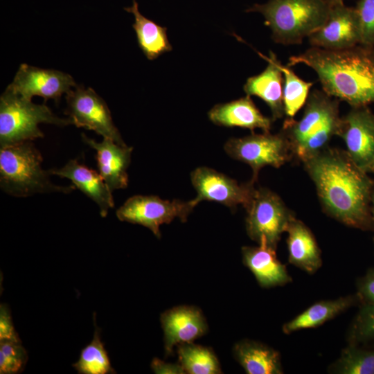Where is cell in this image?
Returning a JSON list of instances; mask_svg holds the SVG:
<instances>
[{
    "mask_svg": "<svg viewBox=\"0 0 374 374\" xmlns=\"http://www.w3.org/2000/svg\"><path fill=\"white\" fill-rule=\"evenodd\" d=\"M290 263L308 274L315 273L322 265L321 251L310 229L294 217L286 230Z\"/></svg>",
    "mask_w": 374,
    "mask_h": 374,
    "instance_id": "obj_21",
    "label": "cell"
},
{
    "mask_svg": "<svg viewBox=\"0 0 374 374\" xmlns=\"http://www.w3.org/2000/svg\"><path fill=\"white\" fill-rule=\"evenodd\" d=\"M28 361V354L21 342L0 341V373H21Z\"/></svg>",
    "mask_w": 374,
    "mask_h": 374,
    "instance_id": "obj_30",
    "label": "cell"
},
{
    "mask_svg": "<svg viewBox=\"0 0 374 374\" xmlns=\"http://www.w3.org/2000/svg\"><path fill=\"white\" fill-rule=\"evenodd\" d=\"M246 230L249 237L257 242L265 239L276 249L283 233L294 217L280 197L265 188L256 189L250 205L246 208Z\"/></svg>",
    "mask_w": 374,
    "mask_h": 374,
    "instance_id": "obj_8",
    "label": "cell"
},
{
    "mask_svg": "<svg viewBox=\"0 0 374 374\" xmlns=\"http://www.w3.org/2000/svg\"><path fill=\"white\" fill-rule=\"evenodd\" d=\"M160 321L166 356L172 355L175 346L193 342L208 331L202 310L193 305H178L167 310L161 314Z\"/></svg>",
    "mask_w": 374,
    "mask_h": 374,
    "instance_id": "obj_15",
    "label": "cell"
},
{
    "mask_svg": "<svg viewBox=\"0 0 374 374\" xmlns=\"http://www.w3.org/2000/svg\"><path fill=\"white\" fill-rule=\"evenodd\" d=\"M304 164L329 215L350 227L374 229L373 182L346 151L326 148Z\"/></svg>",
    "mask_w": 374,
    "mask_h": 374,
    "instance_id": "obj_1",
    "label": "cell"
},
{
    "mask_svg": "<svg viewBox=\"0 0 374 374\" xmlns=\"http://www.w3.org/2000/svg\"><path fill=\"white\" fill-rule=\"evenodd\" d=\"M233 353L247 374L283 373L278 352L262 343L242 339L234 345Z\"/></svg>",
    "mask_w": 374,
    "mask_h": 374,
    "instance_id": "obj_22",
    "label": "cell"
},
{
    "mask_svg": "<svg viewBox=\"0 0 374 374\" xmlns=\"http://www.w3.org/2000/svg\"><path fill=\"white\" fill-rule=\"evenodd\" d=\"M178 362L188 374H219L222 369L214 351L191 343L177 346Z\"/></svg>",
    "mask_w": 374,
    "mask_h": 374,
    "instance_id": "obj_25",
    "label": "cell"
},
{
    "mask_svg": "<svg viewBox=\"0 0 374 374\" xmlns=\"http://www.w3.org/2000/svg\"><path fill=\"white\" fill-rule=\"evenodd\" d=\"M347 339L348 344L374 346V304L360 302Z\"/></svg>",
    "mask_w": 374,
    "mask_h": 374,
    "instance_id": "obj_29",
    "label": "cell"
},
{
    "mask_svg": "<svg viewBox=\"0 0 374 374\" xmlns=\"http://www.w3.org/2000/svg\"><path fill=\"white\" fill-rule=\"evenodd\" d=\"M330 371L338 374H374V346L348 344L330 366Z\"/></svg>",
    "mask_w": 374,
    "mask_h": 374,
    "instance_id": "obj_26",
    "label": "cell"
},
{
    "mask_svg": "<svg viewBox=\"0 0 374 374\" xmlns=\"http://www.w3.org/2000/svg\"><path fill=\"white\" fill-rule=\"evenodd\" d=\"M357 294L361 302L374 304V268H370L357 281Z\"/></svg>",
    "mask_w": 374,
    "mask_h": 374,
    "instance_id": "obj_33",
    "label": "cell"
},
{
    "mask_svg": "<svg viewBox=\"0 0 374 374\" xmlns=\"http://www.w3.org/2000/svg\"><path fill=\"white\" fill-rule=\"evenodd\" d=\"M214 124L220 126L247 128L251 131L260 129L269 132L272 118L264 116L257 108L249 96L215 105L208 113Z\"/></svg>",
    "mask_w": 374,
    "mask_h": 374,
    "instance_id": "obj_20",
    "label": "cell"
},
{
    "mask_svg": "<svg viewBox=\"0 0 374 374\" xmlns=\"http://www.w3.org/2000/svg\"><path fill=\"white\" fill-rule=\"evenodd\" d=\"M355 8L360 25V44L374 46V0H359Z\"/></svg>",
    "mask_w": 374,
    "mask_h": 374,
    "instance_id": "obj_31",
    "label": "cell"
},
{
    "mask_svg": "<svg viewBox=\"0 0 374 374\" xmlns=\"http://www.w3.org/2000/svg\"><path fill=\"white\" fill-rule=\"evenodd\" d=\"M197 204L195 199L170 201L155 195H138L127 199L116 214L119 220L142 225L160 238L161 224H170L176 217L186 222Z\"/></svg>",
    "mask_w": 374,
    "mask_h": 374,
    "instance_id": "obj_7",
    "label": "cell"
},
{
    "mask_svg": "<svg viewBox=\"0 0 374 374\" xmlns=\"http://www.w3.org/2000/svg\"><path fill=\"white\" fill-rule=\"evenodd\" d=\"M303 64L317 74L322 90L352 107L374 103V46L357 44L342 50L312 46L290 57V66Z\"/></svg>",
    "mask_w": 374,
    "mask_h": 374,
    "instance_id": "obj_2",
    "label": "cell"
},
{
    "mask_svg": "<svg viewBox=\"0 0 374 374\" xmlns=\"http://www.w3.org/2000/svg\"><path fill=\"white\" fill-rule=\"evenodd\" d=\"M276 63L283 75V105L285 115L293 118L305 104L313 82L300 78L288 65H283L278 59Z\"/></svg>",
    "mask_w": 374,
    "mask_h": 374,
    "instance_id": "obj_28",
    "label": "cell"
},
{
    "mask_svg": "<svg viewBox=\"0 0 374 374\" xmlns=\"http://www.w3.org/2000/svg\"><path fill=\"white\" fill-rule=\"evenodd\" d=\"M151 369L157 374H185L182 366L177 364L168 363L159 358L152 359L150 364Z\"/></svg>",
    "mask_w": 374,
    "mask_h": 374,
    "instance_id": "obj_34",
    "label": "cell"
},
{
    "mask_svg": "<svg viewBox=\"0 0 374 374\" xmlns=\"http://www.w3.org/2000/svg\"><path fill=\"white\" fill-rule=\"evenodd\" d=\"M73 125L55 116L44 103L37 105L6 87L0 98V148L43 138L39 123Z\"/></svg>",
    "mask_w": 374,
    "mask_h": 374,
    "instance_id": "obj_6",
    "label": "cell"
},
{
    "mask_svg": "<svg viewBox=\"0 0 374 374\" xmlns=\"http://www.w3.org/2000/svg\"><path fill=\"white\" fill-rule=\"evenodd\" d=\"M324 0H269L246 12L262 15L273 40L284 45L299 44L325 22L330 7Z\"/></svg>",
    "mask_w": 374,
    "mask_h": 374,
    "instance_id": "obj_4",
    "label": "cell"
},
{
    "mask_svg": "<svg viewBox=\"0 0 374 374\" xmlns=\"http://www.w3.org/2000/svg\"><path fill=\"white\" fill-rule=\"evenodd\" d=\"M361 301L356 294L334 300L317 302L283 326V332L290 334L298 330L317 328L335 318Z\"/></svg>",
    "mask_w": 374,
    "mask_h": 374,
    "instance_id": "obj_23",
    "label": "cell"
},
{
    "mask_svg": "<svg viewBox=\"0 0 374 374\" xmlns=\"http://www.w3.org/2000/svg\"><path fill=\"white\" fill-rule=\"evenodd\" d=\"M73 367L80 374H109L116 372L112 368L108 353L96 327L92 341L81 350L78 360Z\"/></svg>",
    "mask_w": 374,
    "mask_h": 374,
    "instance_id": "obj_27",
    "label": "cell"
},
{
    "mask_svg": "<svg viewBox=\"0 0 374 374\" xmlns=\"http://www.w3.org/2000/svg\"><path fill=\"white\" fill-rule=\"evenodd\" d=\"M66 115L78 127L93 130L103 138L127 145L115 126L105 101L90 87L77 85L66 94Z\"/></svg>",
    "mask_w": 374,
    "mask_h": 374,
    "instance_id": "obj_10",
    "label": "cell"
},
{
    "mask_svg": "<svg viewBox=\"0 0 374 374\" xmlns=\"http://www.w3.org/2000/svg\"><path fill=\"white\" fill-rule=\"evenodd\" d=\"M42 157L31 141L0 149V187L6 193L26 197L37 193H70L74 185L62 186L49 179L42 167Z\"/></svg>",
    "mask_w": 374,
    "mask_h": 374,
    "instance_id": "obj_5",
    "label": "cell"
},
{
    "mask_svg": "<svg viewBox=\"0 0 374 374\" xmlns=\"http://www.w3.org/2000/svg\"><path fill=\"white\" fill-rule=\"evenodd\" d=\"M373 242H374V238H373Z\"/></svg>",
    "mask_w": 374,
    "mask_h": 374,
    "instance_id": "obj_37",
    "label": "cell"
},
{
    "mask_svg": "<svg viewBox=\"0 0 374 374\" xmlns=\"http://www.w3.org/2000/svg\"><path fill=\"white\" fill-rule=\"evenodd\" d=\"M8 340L21 342L15 331L10 311L6 304L0 305V341Z\"/></svg>",
    "mask_w": 374,
    "mask_h": 374,
    "instance_id": "obj_32",
    "label": "cell"
},
{
    "mask_svg": "<svg viewBox=\"0 0 374 374\" xmlns=\"http://www.w3.org/2000/svg\"><path fill=\"white\" fill-rule=\"evenodd\" d=\"M77 85L66 73L21 64L7 87L28 100L37 96L44 99V103L52 99L57 104L64 93Z\"/></svg>",
    "mask_w": 374,
    "mask_h": 374,
    "instance_id": "obj_14",
    "label": "cell"
},
{
    "mask_svg": "<svg viewBox=\"0 0 374 374\" xmlns=\"http://www.w3.org/2000/svg\"><path fill=\"white\" fill-rule=\"evenodd\" d=\"M302 117L287 118L283 134L291 153L305 163L327 148L333 136L338 135L341 118L339 101L317 89L310 92Z\"/></svg>",
    "mask_w": 374,
    "mask_h": 374,
    "instance_id": "obj_3",
    "label": "cell"
},
{
    "mask_svg": "<svg viewBox=\"0 0 374 374\" xmlns=\"http://www.w3.org/2000/svg\"><path fill=\"white\" fill-rule=\"evenodd\" d=\"M263 57L268 64L260 73L249 78L243 89L247 96H255L262 99L269 107L272 120L281 118L285 115L283 105V73L276 63V56L273 52Z\"/></svg>",
    "mask_w": 374,
    "mask_h": 374,
    "instance_id": "obj_19",
    "label": "cell"
},
{
    "mask_svg": "<svg viewBox=\"0 0 374 374\" xmlns=\"http://www.w3.org/2000/svg\"><path fill=\"white\" fill-rule=\"evenodd\" d=\"M191 183L197 191L195 200L222 204L231 209L242 205L245 209L250 205L256 188L252 181L239 184L236 180L212 168H197L190 174Z\"/></svg>",
    "mask_w": 374,
    "mask_h": 374,
    "instance_id": "obj_11",
    "label": "cell"
},
{
    "mask_svg": "<svg viewBox=\"0 0 374 374\" xmlns=\"http://www.w3.org/2000/svg\"><path fill=\"white\" fill-rule=\"evenodd\" d=\"M330 4H332L337 2L344 1V0H324Z\"/></svg>",
    "mask_w": 374,
    "mask_h": 374,
    "instance_id": "obj_36",
    "label": "cell"
},
{
    "mask_svg": "<svg viewBox=\"0 0 374 374\" xmlns=\"http://www.w3.org/2000/svg\"><path fill=\"white\" fill-rule=\"evenodd\" d=\"M275 248L261 239L258 247L242 248V262L264 288L283 286L292 281L285 266L277 258Z\"/></svg>",
    "mask_w": 374,
    "mask_h": 374,
    "instance_id": "obj_17",
    "label": "cell"
},
{
    "mask_svg": "<svg viewBox=\"0 0 374 374\" xmlns=\"http://www.w3.org/2000/svg\"><path fill=\"white\" fill-rule=\"evenodd\" d=\"M338 136L353 162L364 172L374 173V114L368 107H352L341 118Z\"/></svg>",
    "mask_w": 374,
    "mask_h": 374,
    "instance_id": "obj_12",
    "label": "cell"
},
{
    "mask_svg": "<svg viewBox=\"0 0 374 374\" xmlns=\"http://www.w3.org/2000/svg\"><path fill=\"white\" fill-rule=\"evenodd\" d=\"M83 141L96 151L98 172L109 190L125 188L128 184L127 168L131 161L133 148L121 145L114 141L103 138L101 142L82 134Z\"/></svg>",
    "mask_w": 374,
    "mask_h": 374,
    "instance_id": "obj_16",
    "label": "cell"
},
{
    "mask_svg": "<svg viewBox=\"0 0 374 374\" xmlns=\"http://www.w3.org/2000/svg\"><path fill=\"white\" fill-rule=\"evenodd\" d=\"M48 172L51 175L70 179L75 188L98 205L102 217H105L114 206L112 192L100 173L79 163L76 159L69 160L62 168Z\"/></svg>",
    "mask_w": 374,
    "mask_h": 374,
    "instance_id": "obj_18",
    "label": "cell"
},
{
    "mask_svg": "<svg viewBox=\"0 0 374 374\" xmlns=\"http://www.w3.org/2000/svg\"><path fill=\"white\" fill-rule=\"evenodd\" d=\"M224 148L231 157L251 168L253 182L263 167L279 168L292 155L289 143L283 132L277 134L252 133L242 138H231L225 143Z\"/></svg>",
    "mask_w": 374,
    "mask_h": 374,
    "instance_id": "obj_9",
    "label": "cell"
},
{
    "mask_svg": "<svg viewBox=\"0 0 374 374\" xmlns=\"http://www.w3.org/2000/svg\"><path fill=\"white\" fill-rule=\"evenodd\" d=\"M308 38L312 46L326 50H342L359 44L361 30L355 8L344 1L331 4L323 24Z\"/></svg>",
    "mask_w": 374,
    "mask_h": 374,
    "instance_id": "obj_13",
    "label": "cell"
},
{
    "mask_svg": "<svg viewBox=\"0 0 374 374\" xmlns=\"http://www.w3.org/2000/svg\"><path fill=\"white\" fill-rule=\"evenodd\" d=\"M371 203L373 204V207H372V216H373V222H374V191H373V193L372 195V198H371Z\"/></svg>",
    "mask_w": 374,
    "mask_h": 374,
    "instance_id": "obj_35",
    "label": "cell"
},
{
    "mask_svg": "<svg viewBox=\"0 0 374 374\" xmlns=\"http://www.w3.org/2000/svg\"><path fill=\"white\" fill-rule=\"evenodd\" d=\"M132 5L124 10L134 16L132 27L136 33L137 43L150 60H154L172 49L168 36L167 28L144 17L139 11L138 3L132 0Z\"/></svg>",
    "mask_w": 374,
    "mask_h": 374,
    "instance_id": "obj_24",
    "label": "cell"
}]
</instances>
